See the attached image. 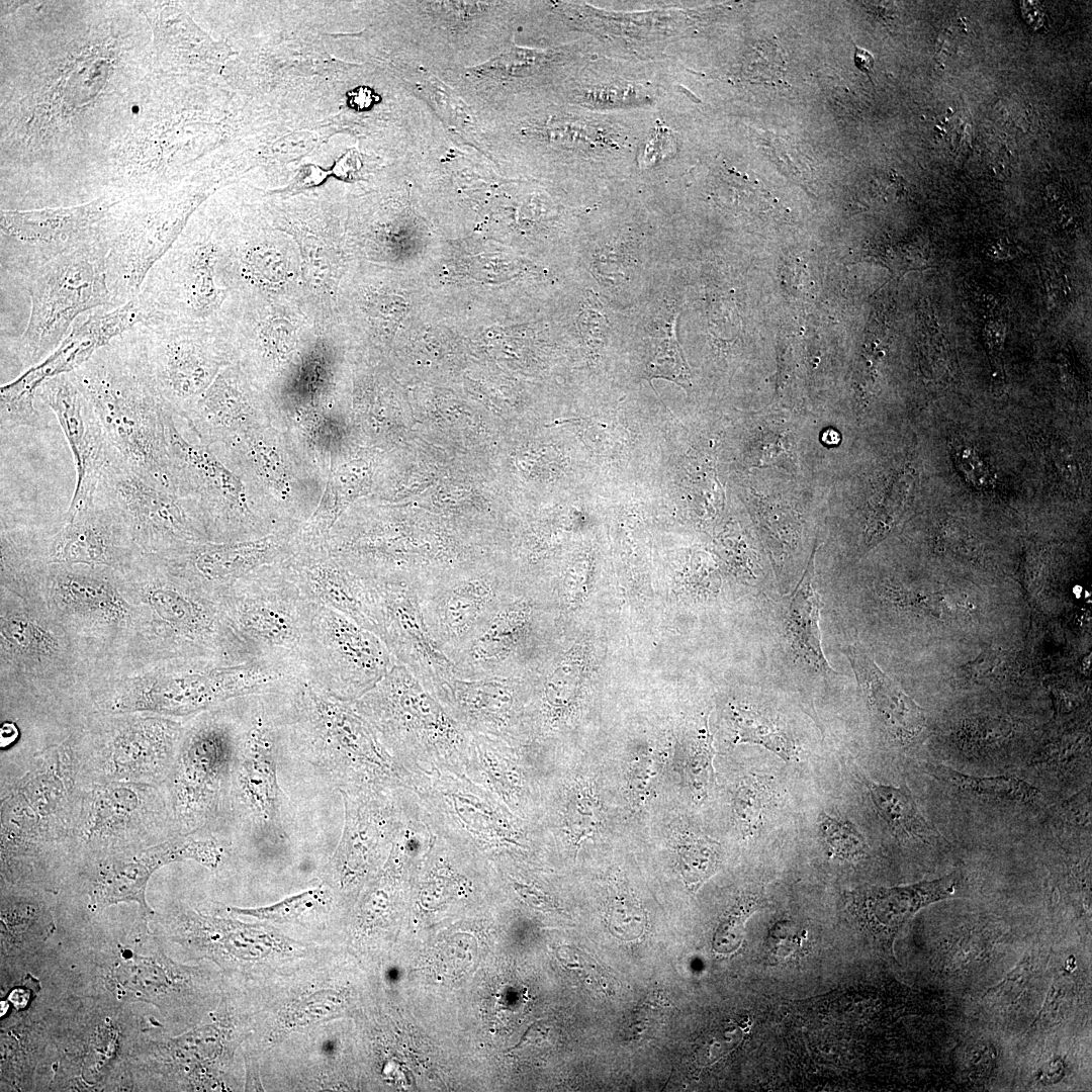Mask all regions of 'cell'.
<instances>
[{"label":"cell","instance_id":"f5cc1de1","mask_svg":"<svg viewBox=\"0 0 1092 1092\" xmlns=\"http://www.w3.org/2000/svg\"><path fill=\"white\" fill-rule=\"evenodd\" d=\"M244 262L252 275L264 283L278 284L287 276V265L282 255L270 248L258 247Z\"/></svg>","mask_w":1092,"mask_h":1092},{"label":"cell","instance_id":"f907efd6","mask_svg":"<svg viewBox=\"0 0 1092 1092\" xmlns=\"http://www.w3.org/2000/svg\"><path fill=\"white\" fill-rule=\"evenodd\" d=\"M324 899L322 889H311L288 897L276 904L259 908H229L230 911L244 916L270 921H286L297 917Z\"/></svg>","mask_w":1092,"mask_h":1092},{"label":"cell","instance_id":"7a4b0ae2","mask_svg":"<svg viewBox=\"0 0 1092 1092\" xmlns=\"http://www.w3.org/2000/svg\"><path fill=\"white\" fill-rule=\"evenodd\" d=\"M124 575L140 618L126 666L118 675L168 661L235 665L258 660L229 626L219 598L162 557L144 554Z\"/></svg>","mask_w":1092,"mask_h":1092},{"label":"cell","instance_id":"7c38bea8","mask_svg":"<svg viewBox=\"0 0 1092 1092\" xmlns=\"http://www.w3.org/2000/svg\"><path fill=\"white\" fill-rule=\"evenodd\" d=\"M412 791L432 831L487 861L529 858L540 845L529 820L463 774L440 770L424 775Z\"/></svg>","mask_w":1092,"mask_h":1092},{"label":"cell","instance_id":"44dd1931","mask_svg":"<svg viewBox=\"0 0 1092 1092\" xmlns=\"http://www.w3.org/2000/svg\"><path fill=\"white\" fill-rule=\"evenodd\" d=\"M415 587L427 626L450 659L521 585L502 566L484 563Z\"/></svg>","mask_w":1092,"mask_h":1092},{"label":"cell","instance_id":"60d3db41","mask_svg":"<svg viewBox=\"0 0 1092 1092\" xmlns=\"http://www.w3.org/2000/svg\"><path fill=\"white\" fill-rule=\"evenodd\" d=\"M1016 729V723L1006 716H973L963 720L952 741L963 754L980 757L1007 746Z\"/></svg>","mask_w":1092,"mask_h":1092},{"label":"cell","instance_id":"6da1fadb","mask_svg":"<svg viewBox=\"0 0 1092 1092\" xmlns=\"http://www.w3.org/2000/svg\"><path fill=\"white\" fill-rule=\"evenodd\" d=\"M0 585L40 601L65 629L90 681L125 668L140 618L124 573L106 566L42 563L1 554Z\"/></svg>","mask_w":1092,"mask_h":1092},{"label":"cell","instance_id":"ba28073f","mask_svg":"<svg viewBox=\"0 0 1092 1092\" xmlns=\"http://www.w3.org/2000/svg\"><path fill=\"white\" fill-rule=\"evenodd\" d=\"M519 2H402L408 66L436 76L479 66L514 42Z\"/></svg>","mask_w":1092,"mask_h":1092},{"label":"cell","instance_id":"7402d4cb","mask_svg":"<svg viewBox=\"0 0 1092 1092\" xmlns=\"http://www.w3.org/2000/svg\"><path fill=\"white\" fill-rule=\"evenodd\" d=\"M199 240L173 245L147 275L136 295L147 323L214 322L224 295L217 286L219 247Z\"/></svg>","mask_w":1092,"mask_h":1092},{"label":"cell","instance_id":"9a60e30c","mask_svg":"<svg viewBox=\"0 0 1092 1092\" xmlns=\"http://www.w3.org/2000/svg\"><path fill=\"white\" fill-rule=\"evenodd\" d=\"M297 656L308 680L347 703L361 698L396 663L375 633L309 601Z\"/></svg>","mask_w":1092,"mask_h":1092},{"label":"cell","instance_id":"816d5d0a","mask_svg":"<svg viewBox=\"0 0 1092 1092\" xmlns=\"http://www.w3.org/2000/svg\"><path fill=\"white\" fill-rule=\"evenodd\" d=\"M690 786L699 798H704L713 782V748L711 738L706 734L693 748L688 760Z\"/></svg>","mask_w":1092,"mask_h":1092},{"label":"cell","instance_id":"ac0fdd59","mask_svg":"<svg viewBox=\"0 0 1092 1092\" xmlns=\"http://www.w3.org/2000/svg\"><path fill=\"white\" fill-rule=\"evenodd\" d=\"M219 600L229 626L254 659L297 656L307 600L281 563L242 577Z\"/></svg>","mask_w":1092,"mask_h":1092},{"label":"cell","instance_id":"5bb4252c","mask_svg":"<svg viewBox=\"0 0 1092 1092\" xmlns=\"http://www.w3.org/2000/svg\"><path fill=\"white\" fill-rule=\"evenodd\" d=\"M184 731L185 722L178 718L92 710L80 734L86 775H93V783L166 780Z\"/></svg>","mask_w":1092,"mask_h":1092},{"label":"cell","instance_id":"484cf974","mask_svg":"<svg viewBox=\"0 0 1092 1092\" xmlns=\"http://www.w3.org/2000/svg\"><path fill=\"white\" fill-rule=\"evenodd\" d=\"M367 580L376 604L379 638L432 695L454 676L453 663L427 626L415 584L404 578Z\"/></svg>","mask_w":1092,"mask_h":1092},{"label":"cell","instance_id":"b9f144b4","mask_svg":"<svg viewBox=\"0 0 1092 1092\" xmlns=\"http://www.w3.org/2000/svg\"><path fill=\"white\" fill-rule=\"evenodd\" d=\"M774 798V784L769 777L751 775L737 784L732 796V811L736 825L744 836H753L761 829Z\"/></svg>","mask_w":1092,"mask_h":1092},{"label":"cell","instance_id":"836d02e7","mask_svg":"<svg viewBox=\"0 0 1092 1092\" xmlns=\"http://www.w3.org/2000/svg\"><path fill=\"white\" fill-rule=\"evenodd\" d=\"M843 652L878 728L896 744L907 746L918 742L927 729L925 711L878 666L859 642L847 643Z\"/></svg>","mask_w":1092,"mask_h":1092},{"label":"cell","instance_id":"1f68e13d","mask_svg":"<svg viewBox=\"0 0 1092 1092\" xmlns=\"http://www.w3.org/2000/svg\"><path fill=\"white\" fill-rule=\"evenodd\" d=\"M148 322L138 296L114 308H99L76 322L60 346L42 362L9 383L16 392L35 396L48 378L69 374L82 366L111 341Z\"/></svg>","mask_w":1092,"mask_h":1092},{"label":"cell","instance_id":"30bf717a","mask_svg":"<svg viewBox=\"0 0 1092 1092\" xmlns=\"http://www.w3.org/2000/svg\"><path fill=\"white\" fill-rule=\"evenodd\" d=\"M81 726L38 753L28 771L6 791L1 806L2 852L65 840L71 844L87 791L80 786L86 774Z\"/></svg>","mask_w":1092,"mask_h":1092},{"label":"cell","instance_id":"5b68a950","mask_svg":"<svg viewBox=\"0 0 1092 1092\" xmlns=\"http://www.w3.org/2000/svg\"><path fill=\"white\" fill-rule=\"evenodd\" d=\"M303 675L297 656L235 664L168 661L90 686L92 709L191 718L232 700L276 691Z\"/></svg>","mask_w":1092,"mask_h":1092},{"label":"cell","instance_id":"f546056e","mask_svg":"<svg viewBox=\"0 0 1092 1092\" xmlns=\"http://www.w3.org/2000/svg\"><path fill=\"white\" fill-rule=\"evenodd\" d=\"M295 548L290 532L254 541L197 542L162 557L174 570L219 596L236 581L264 566L280 564Z\"/></svg>","mask_w":1092,"mask_h":1092},{"label":"cell","instance_id":"e0dca14e","mask_svg":"<svg viewBox=\"0 0 1092 1092\" xmlns=\"http://www.w3.org/2000/svg\"><path fill=\"white\" fill-rule=\"evenodd\" d=\"M95 498L116 515L144 554L166 555L189 543L211 542L189 502L143 476L118 455L105 467Z\"/></svg>","mask_w":1092,"mask_h":1092},{"label":"cell","instance_id":"db71d44e","mask_svg":"<svg viewBox=\"0 0 1092 1092\" xmlns=\"http://www.w3.org/2000/svg\"><path fill=\"white\" fill-rule=\"evenodd\" d=\"M655 775V760L651 755L645 753L631 761L627 785L629 796L634 805L641 806L645 804L650 796Z\"/></svg>","mask_w":1092,"mask_h":1092},{"label":"cell","instance_id":"d4e9b609","mask_svg":"<svg viewBox=\"0 0 1092 1092\" xmlns=\"http://www.w3.org/2000/svg\"><path fill=\"white\" fill-rule=\"evenodd\" d=\"M401 789L339 791L344 821L331 866L342 888L387 861L404 821Z\"/></svg>","mask_w":1092,"mask_h":1092},{"label":"cell","instance_id":"7bdbcfd3","mask_svg":"<svg viewBox=\"0 0 1092 1092\" xmlns=\"http://www.w3.org/2000/svg\"><path fill=\"white\" fill-rule=\"evenodd\" d=\"M676 860L687 887L695 892L717 871L720 844L704 835L681 834L676 841Z\"/></svg>","mask_w":1092,"mask_h":1092},{"label":"cell","instance_id":"83f0119b","mask_svg":"<svg viewBox=\"0 0 1092 1092\" xmlns=\"http://www.w3.org/2000/svg\"><path fill=\"white\" fill-rule=\"evenodd\" d=\"M529 689L526 677L453 676L432 696L469 735L527 740Z\"/></svg>","mask_w":1092,"mask_h":1092},{"label":"cell","instance_id":"f35d334b","mask_svg":"<svg viewBox=\"0 0 1092 1092\" xmlns=\"http://www.w3.org/2000/svg\"><path fill=\"white\" fill-rule=\"evenodd\" d=\"M866 786L877 812L896 836L922 843L934 838L935 829L926 821L906 786L894 787L872 781H866Z\"/></svg>","mask_w":1092,"mask_h":1092},{"label":"cell","instance_id":"277c9868","mask_svg":"<svg viewBox=\"0 0 1092 1092\" xmlns=\"http://www.w3.org/2000/svg\"><path fill=\"white\" fill-rule=\"evenodd\" d=\"M69 376L92 405L122 461L172 490L167 418L174 412L152 381L132 329Z\"/></svg>","mask_w":1092,"mask_h":1092},{"label":"cell","instance_id":"9c48e42d","mask_svg":"<svg viewBox=\"0 0 1092 1092\" xmlns=\"http://www.w3.org/2000/svg\"><path fill=\"white\" fill-rule=\"evenodd\" d=\"M237 699L185 722L166 798L177 834L196 833L229 809L240 742Z\"/></svg>","mask_w":1092,"mask_h":1092},{"label":"cell","instance_id":"c3c4849f","mask_svg":"<svg viewBox=\"0 0 1092 1092\" xmlns=\"http://www.w3.org/2000/svg\"><path fill=\"white\" fill-rule=\"evenodd\" d=\"M1014 656L1002 648L989 646L960 669L976 684H1001L1015 671Z\"/></svg>","mask_w":1092,"mask_h":1092},{"label":"cell","instance_id":"ee69618b","mask_svg":"<svg viewBox=\"0 0 1092 1092\" xmlns=\"http://www.w3.org/2000/svg\"><path fill=\"white\" fill-rule=\"evenodd\" d=\"M913 485L910 473H900L891 482L882 500L870 514L864 530V545L871 548L885 539L903 515Z\"/></svg>","mask_w":1092,"mask_h":1092},{"label":"cell","instance_id":"603a6c76","mask_svg":"<svg viewBox=\"0 0 1092 1092\" xmlns=\"http://www.w3.org/2000/svg\"><path fill=\"white\" fill-rule=\"evenodd\" d=\"M536 600L520 588L505 601L450 660L454 676L526 677L539 641Z\"/></svg>","mask_w":1092,"mask_h":1092},{"label":"cell","instance_id":"681fc988","mask_svg":"<svg viewBox=\"0 0 1092 1092\" xmlns=\"http://www.w3.org/2000/svg\"><path fill=\"white\" fill-rule=\"evenodd\" d=\"M883 595L891 604L899 608L925 613L940 620L949 618L953 614V607L942 592L888 585L883 589Z\"/></svg>","mask_w":1092,"mask_h":1092},{"label":"cell","instance_id":"9f6ffc18","mask_svg":"<svg viewBox=\"0 0 1092 1092\" xmlns=\"http://www.w3.org/2000/svg\"><path fill=\"white\" fill-rule=\"evenodd\" d=\"M1091 792L1090 788L1085 789L1079 794L1073 796L1057 811L1059 817L1066 819L1067 822L1076 824L1078 826L1090 827L1091 822Z\"/></svg>","mask_w":1092,"mask_h":1092},{"label":"cell","instance_id":"11a10c76","mask_svg":"<svg viewBox=\"0 0 1092 1092\" xmlns=\"http://www.w3.org/2000/svg\"><path fill=\"white\" fill-rule=\"evenodd\" d=\"M506 883L524 904L542 912H554L560 909L553 895L534 882L521 879L520 875L507 872Z\"/></svg>","mask_w":1092,"mask_h":1092},{"label":"cell","instance_id":"94428289","mask_svg":"<svg viewBox=\"0 0 1092 1092\" xmlns=\"http://www.w3.org/2000/svg\"><path fill=\"white\" fill-rule=\"evenodd\" d=\"M1064 1076V1064L1054 1060L1044 1065L1039 1072V1079L1046 1084L1058 1082Z\"/></svg>","mask_w":1092,"mask_h":1092},{"label":"cell","instance_id":"f1b7e54d","mask_svg":"<svg viewBox=\"0 0 1092 1092\" xmlns=\"http://www.w3.org/2000/svg\"><path fill=\"white\" fill-rule=\"evenodd\" d=\"M36 394L53 411L71 449L76 485L67 514L92 503L105 467L117 455L92 405L69 374L48 378Z\"/></svg>","mask_w":1092,"mask_h":1092},{"label":"cell","instance_id":"4fadbf2b","mask_svg":"<svg viewBox=\"0 0 1092 1092\" xmlns=\"http://www.w3.org/2000/svg\"><path fill=\"white\" fill-rule=\"evenodd\" d=\"M240 742L232 805L248 819L252 831L272 845L285 844L283 794L277 775V744L288 729L283 690L237 699Z\"/></svg>","mask_w":1092,"mask_h":1092},{"label":"cell","instance_id":"d590c367","mask_svg":"<svg viewBox=\"0 0 1092 1092\" xmlns=\"http://www.w3.org/2000/svg\"><path fill=\"white\" fill-rule=\"evenodd\" d=\"M959 886V875L952 873L909 886L860 890L852 894V903L869 928L892 936L921 908L954 896Z\"/></svg>","mask_w":1092,"mask_h":1092},{"label":"cell","instance_id":"4316f807","mask_svg":"<svg viewBox=\"0 0 1092 1092\" xmlns=\"http://www.w3.org/2000/svg\"><path fill=\"white\" fill-rule=\"evenodd\" d=\"M177 834L140 850L106 855L97 866L89 889V908L100 911L120 902H136L144 913H153L146 901L150 877L159 868L185 859L215 868L222 847L213 838Z\"/></svg>","mask_w":1092,"mask_h":1092},{"label":"cell","instance_id":"6f0895ef","mask_svg":"<svg viewBox=\"0 0 1092 1092\" xmlns=\"http://www.w3.org/2000/svg\"><path fill=\"white\" fill-rule=\"evenodd\" d=\"M349 104L356 111H368L380 101V96L369 86H359L348 93Z\"/></svg>","mask_w":1092,"mask_h":1092},{"label":"cell","instance_id":"bcb514c9","mask_svg":"<svg viewBox=\"0 0 1092 1092\" xmlns=\"http://www.w3.org/2000/svg\"><path fill=\"white\" fill-rule=\"evenodd\" d=\"M819 833L827 855L836 860L858 859L868 851L863 835L846 818L822 813L819 818Z\"/></svg>","mask_w":1092,"mask_h":1092},{"label":"cell","instance_id":"2e32d148","mask_svg":"<svg viewBox=\"0 0 1092 1092\" xmlns=\"http://www.w3.org/2000/svg\"><path fill=\"white\" fill-rule=\"evenodd\" d=\"M0 548L23 560L106 566L122 573L144 555L122 522L96 498L65 513L54 528L1 527Z\"/></svg>","mask_w":1092,"mask_h":1092},{"label":"cell","instance_id":"8d00e7d4","mask_svg":"<svg viewBox=\"0 0 1092 1092\" xmlns=\"http://www.w3.org/2000/svg\"><path fill=\"white\" fill-rule=\"evenodd\" d=\"M555 806L556 830L561 834L563 845L578 851L581 844L598 833L602 825V811L598 798L589 784L574 778L563 783Z\"/></svg>","mask_w":1092,"mask_h":1092},{"label":"cell","instance_id":"680465c9","mask_svg":"<svg viewBox=\"0 0 1092 1092\" xmlns=\"http://www.w3.org/2000/svg\"><path fill=\"white\" fill-rule=\"evenodd\" d=\"M1052 697L1057 715L1071 713L1079 705L1078 699L1063 689L1054 688Z\"/></svg>","mask_w":1092,"mask_h":1092},{"label":"cell","instance_id":"8fae6325","mask_svg":"<svg viewBox=\"0 0 1092 1092\" xmlns=\"http://www.w3.org/2000/svg\"><path fill=\"white\" fill-rule=\"evenodd\" d=\"M106 249L97 235L47 263L23 281L30 314L13 352L23 368L47 359L78 318L99 308H114L107 281Z\"/></svg>","mask_w":1092,"mask_h":1092},{"label":"cell","instance_id":"74e56055","mask_svg":"<svg viewBox=\"0 0 1092 1092\" xmlns=\"http://www.w3.org/2000/svg\"><path fill=\"white\" fill-rule=\"evenodd\" d=\"M928 772L957 792L986 801L1031 805L1042 798L1035 786L1013 776L978 777L943 764L929 765Z\"/></svg>","mask_w":1092,"mask_h":1092},{"label":"cell","instance_id":"f6af8a7d","mask_svg":"<svg viewBox=\"0 0 1092 1092\" xmlns=\"http://www.w3.org/2000/svg\"><path fill=\"white\" fill-rule=\"evenodd\" d=\"M1090 734L1070 731L1046 741L1029 761V766L1045 771L1065 770L1079 762H1090Z\"/></svg>","mask_w":1092,"mask_h":1092},{"label":"cell","instance_id":"e575fe53","mask_svg":"<svg viewBox=\"0 0 1092 1092\" xmlns=\"http://www.w3.org/2000/svg\"><path fill=\"white\" fill-rule=\"evenodd\" d=\"M816 545L804 574L782 603V628L793 661L804 671L818 675L837 673L822 650L819 617L822 603L816 590L814 559Z\"/></svg>","mask_w":1092,"mask_h":1092},{"label":"cell","instance_id":"91938a15","mask_svg":"<svg viewBox=\"0 0 1092 1092\" xmlns=\"http://www.w3.org/2000/svg\"><path fill=\"white\" fill-rule=\"evenodd\" d=\"M853 63L860 72L871 79L875 66V58L871 52L854 44Z\"/></svg>","mask_w":1092,"mask_h":1092},{"label":"cell","instance_id":"ab89813d","mask_svg":"<svg viewBox=\"0 0 1092 1092\" xmlns=\"http://www.w3.org/2000/svg\"><path fill=\"white\" fill-rule=\"evenodd\" d=\"M733 743L764 747L785 761L796 760L799 748L784 726L767 712L747 706H732Z\"/></svg>","mask_w":1092,"mask_h":1092},{"label":"cell","instance_id":"cb8c5ba5","mask_svg":"<svg viewBox=\"0 0 1092 1092\" xmlns=\"http://www.w3.org/2000/svg\"><path fill=\"white\" fill-rule=\"evenodd\" d=\"M109 201L82 207L2 212V270L24 280L34 271L94 238Z\"/></svg>","mask_w":1092,"mask_h":1092},{"label":"cell","instance_id":"52a82bcc","mask_svg":"<svg viewBox=\"0 0 1092 1092\" xmlns=\"http://www.w3.org/2000/svg\"><path fill=\"white\" fill-rule=\"evenodd\" d=\"M411 776L447 770L465 775L470 735L400 663L352 703Z\"/></svg>","mask_w":1092,"mask_h":1092},{"label":"cell","instance_id":"7dc6e473","mask_svg":"<svg viewBox=\"0 0 1092 1092\" xmlns=\"http://www.w3.org/2000/svg\"><path fill=\"white\" fill-rule=\"evenodd\" d=\"M757 906L758 897L755 894L742 895L736 900L713 935L712 946L716 952L728 954L739 948L744 936V923Z\"/></svg>","mask_w":1092,"mask_h":1092},{"label":"cell","instance_id":"4dcf8cb0","mask_svg":"<svg viewBox=\"0 0 1092 1092\" xmlns=\"http://www.w3.org/2000/svg\"><path fill=\"white\" fill-rule=\"evenodd\" d=\"M290 558L282 566L307 601L339 612L378 636L376 604L367 579L329 551L306 547Z\"/></svg>","mask_w":1092,"mask_h":1092},{"label":"cell","instance_id":"d6a6232c","mask_svg":"<svg viewBox=\"0 0 1092 1092\" xmlns=\"http://www.w3.org/2000/svg\"><path fill=\"white\" fill-rule=\"evenodd\" d=\"M465 776L515 814L531 820L536 780L527 740L470 735Z\"/></svg>","mask_w":1092,"mask_h":1092},{"label":"cell","instance_id":"ffe728a7","mask_svg":"<svg viewBox=\"0 0 1092 1092\" xmlns=\"http://www.w3.org/2000/svg\"><path fill=\"white\" fill-rule=\"evenodd\" d=\"M168 822L173 825L167 798L154 784L92 783L71 844L106 855L127 851L148 845Z\"/></svg>","mask_w":1092,"mask_h":1092},{"label":"cell","instance_id":"d6986e66","mask_svg":"<svg viewBox=\"0 0 1092 1092\" xmlns=\"http://www.w3.org/2000/svg\"><path fill=\"white\" fill-rule=\"evenodd\" d=\"M214 323L154 321L132 329L144 365L174 413L190 410L223 360Z\"/></svg>","mask_w":1092,"mask_h":1092},{"label":"cell","instance_id":"8992f818","mask_svg":"<svg viewBox=\"0 0 1092 1092\" xmlns=\"http://www.w3.org/2000/svg\"><path fill=\"white\" fill-rule=\"evenodd\" d=\"M289 745L338 791L412 790L411 776L353 707L304 675L285 690Z\"/></svg>","mask_w":1092,"mask_h":1092},{"label":"cell","instance_id":"3957f363","mask_svg":"<svg viewBox=\"0 0 1092 1092\" xmlns=\"http://www.w3.org/2000/svg\"><path fill=\"white\" fill-rule=\"evenodd\" d=\"M89 671L65 629L30 595L0 585V687L27 714L68 716L91 708Z\"/></svg>","mask_w":1092,"mask_h":1092}]
</instances>
